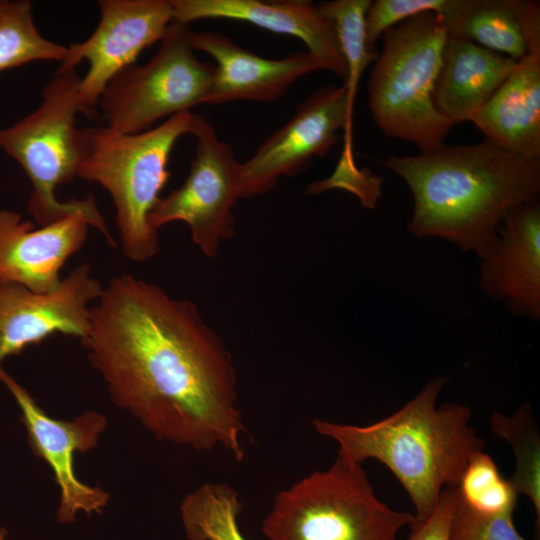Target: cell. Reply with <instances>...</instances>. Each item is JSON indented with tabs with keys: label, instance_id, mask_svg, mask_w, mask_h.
<instances>
[{
	"label": "cell",
	"instance_id": "cell-9",
	"mask_svg": "<svg viewBox=\"0 0 540 540\" xmlns=\"http://www.w3.org/2000/svg\"><path fill=\"white\" fill-rule=\"evenodd\" d=\"M191 134L196 146L188 175L178 188L159 199L149 220L157 231L171 222L186 223L194 244L212 259L221 241L234 236L240 163L202 115L194 113Z\"/></svg>",
	"mask_w": 540,
	"mask_h": 540
},
{
	"label": "cell",
	"instance_id": "cell-16",
	"mask_svg": "<svg viewBox=\"0 0 540 540\" xmlns=\"http://www.w3.org/2000/svg\"><path fill=\"white\" fill-rule=\"evenodd\" d=\"M89 223L70 215L35 228L11 210H0V280L20 284L36 293L57 290L60 271L86 241Z\"/></svg>",
	"mask_w": 540,
	"mask_h": 540
},
{
	"label": "cell",
	"instance_id": "cell-15",
	"mask_svg": "<svg viewBox=\"0 0 540 540\" xmlns=\"http://www.w3.org/2000/svg\"><path fill=\"white\" fill-rule=\"evenodd\" d=\"M480 260V287L517 315L540 319V203L510 209Z\"/></svg>",
	"mask_w": 540,
	"mask_h": 540
},
{
	"label": "cell",
	"instance_id": "cell-22",
	"mask_svg": "<svg viewBox=\"0 0 540 540\" xmlns=\"http://www.w3.org/2000/svg\"><path fill=\"white\" fill-rule=\"evenodd\" d=\"M490 427L498 439L509 443L515 455V473L510 478L518 495L527 496L535 509L537 538L540 530V436L531 405L519 406L512 416L494 411Z\"/></svg>",
	"mask_w": 540,
	"mask_h": 540
},
{
	"label": "cell",
	"instance_id": "cell-14",
	"mask_svg": "<svg viewBox=\"0 0 540 540\" xmlns=\"http://www.w3.org/2000/svg\"><path fill=\"white\" fill-rule=\"evenodd\" d=\"M173 21L188 25L202 19H230L251 23L273 33L300 39L323 70L347 79L334 25L309 1L284 0H170Z\"/></svg>",
	"mask_w": 540,
	"mask_h": 540
},
{
	"label": "cell",
	"instance_id": "cell-23",
	"mask_svg": "<svg viewBox=\"0 0 540 540\" xmlns=\"http://www.w3.org/2000/svg\"><path fill=\"white\" fill-rule=\"evenodd\" d=\"M67 46L45 38L28 0H0V72L35 61L63 62Z\"/></svg>",
	"mask_w": 540,
	"mask_h": 540
},
{
	"label": "cell",
	"instance_id": "cell-1",
	"mask_svg": "<svg viewBox=\"0 0 540 540\" xmlns=\"http://www.w3.org/2000/svg\"><path fill=\"white\" fill-rule=\"evenodd\" d=\"M112 402L159 440L244 457L233 359L196 304L121 274L80 340Z\"/></svg>",
	"mask_w": 540,
	"mask_h": 540
},
{
	"label": "cell",
	"instance_id": "cell-26",
	"mask_svg": "<svg viewBox=\"0 0 540 540\" xmlns=\"http://www.w3.org/2000/svg\"><path fill=\"white\" fill-rule=\"evenodd\" d=\"M513 513L481 514L467 507L459 496L449 540H527L517 531Z\"/></svg>",
	"mask_w": 540,
	"mask_h": 540
},
{
	"label": "cell",
	"instance_id": "cell-20",
	"mask_svg": "<svg viewBox=\"0 0 540 540\" xmlns=\"http://www.w3.org/2000/svg\"><path fill=\"white\" fill-rule=\"evenodd\" d=\"M535 0H446L438 13L449 36L515 61L528 51L527 25Z\"/></svg>",
	"mask_w": 540,
	"mask_h": 540
},
{
	"label": "cell",
	"instance_id": "cell-21",
	"mask_svg": "<svg viewBox=\"0 0 540 540\" xmlns=\"http://www.w3.org/2000/svg\"><path fill=\"white\" fill-rule=\"evenodd\" d=\"M242 502L227 483L207 482L187 494L180 516L188 540H247L238 517Z\"/></svg>",
	"mask_w": 540,
	"mask_h": 540
},
{
	"label": "cell",
	"instance_id": "cell-25",
	"mask_svg": "<svg viewBox=\"0 0 540 540\" xmlns=\"http://www.w3.org/2000/svg\"><path fill=\"white\" fill-rule=\"evenodd\" d=\"M457 488L460 500L475 512L496 515L515 510L517 491L483 451L470 458Z\"/></svg>",
	"mask_w": 540,
	"mask_h": 540
},
{
	"label": "cell",
	"instance_id": "cell-6",
	"mask_svg": "<svg viewBox=\"0 0 540 540\" xmlns=\"http://www.w3.org/2000/svg\"><path fill=\"white\" fill-rule=\"evenodd\" d=\"M368 82V106L388 137L411 142L420 152L444 143L452 124L433 102L449 34L434 11L408 18L383 33Z\"/></svg>",
	"mask_w": 540,
	"mask_h": 540
},
{
	"label": "cell",
	"instance_id": "cell-3",
	"mask_svg": "<svg viewBox=\"0 0 540 540\" xmlns=\"http://www.w3.org/2000/svg\"><path fill=\"white\" fill-rule=\"evenodd\" d=\"M445 383L432 378L402 408L372 424L312 421L317 433L338 444L339 454L361 464L376 459L394 474L416 510L413 523L432 513L443 489L458 486L470 458L485 446L469 426L467 406H436Z\"/></svg>",
	"mask_w": 540,
	"mask_h": 540
},
{
	"label": "cell",
	"instance_id": "cell-10",
	"mask_svg": "<svg viewBox=\"0 0 540 540\" xmlns=\"http://www.w3.org/2000/svg\"><path fill=\"white\" fill-rule=\"evenodd\" d=\"M353 103L344 83L324 86L304 99L293 116L240 163L239 199L267 193L280 177L303 172L314 157H325L330 152L342 129L345 154L339 164L354 165L350 132Z\"/></svg>",
	"mask_w": 540,
	"mask_h": 540
},
{
	"label": "cell",
	"instance_id": "cell-24",
	"mask_svg": "<svg viewBox=\"0 0 540 540\" xmlns=\"http://www.w3.org/2000/svg\"><path fill=\"white\" fill-rule=\"evenodd\" d=\"M371 2L370 0H332L317 4L319 11L334 25L347 67V79L344 84L353 100L362 73L378 55V52L369 48L365 29V18Z\"/></svg>",
	"mask_w": 540,
	"mask_h": 540
},
{
	"label": "cell",
	"instance_id": "cell-2",
	"mask_svg": "<svg viewBox=\"0 0 540 540\" xmlns=\"http://www.w3.org/2000/svg\"><path fill=\"white\" fill-rule=\"evenodd\" d=\"M383 164L410 188L408 229L415 237L442 238L479 259L496 243L506 213L540 193V160L519 158L488 139L388 156Z\"/></svg>",
	"mask_w": 540,
	"mask_h": 540
},
{
	"label": "cell",
	"instance_id": "cell-28",
	"mask_svg": "<svg viewBox=\"0 0 540 540\" xmlns=\"http://www.w3.org/2000/svg\"><path fill=\"white\" fill-rule=\"evenodd\" d=\"M458 501L457 487L443 489L432 513L422 522L411 524L408 540H449L450 526Z\"/></svg>",
	"mask_w": 540,
	"mask_h": 540
},
{
	"label": "cell",
	"instance_id": "cell-19",
	"mask_svg": "<svg viewBox=\"0 0 540 540\" xmlns=\"http://www.w3.org/2000/svg\"><path fill=\"white\" fill-rule=\"evenodd\" d=\"M516 63L473 42L449 36L433 91L437 111L452 125L472 122Z\"/></svg>",
	"mask_w": 540,
	"mask_h": 540
},
{
	"label": "cell",
	"instance_id": "cell-29",
	"mask_svg": "<svg viewBox=\"0 0 540 540\" xmlns=\"http://www.w3.org/2000/svg\"><path fill=\"white\" fill-rule=\"evenodd\" d=\"M6 530L5 529H0V540H5L6 539Z\"/></svg>",
	"mask_w": 540,
	"mask_h": 540
},
{
	"label": "cell",
	"instance_id": "cell-13",
	"mask_svg": "<svg viewBox=\"0 0 540 540\" xmlns=\"http://www.w3.org/2000/svg\"><path fill=\"white\" fill-rule=\"evenodd\" d=\"M88 263L74 268L59 288L36 293L0 280V370L3 361L60 333L82 340L89 328L91 302L103 292Z\"/></svg>",
	"mask_w": 540,
	"mask_h": 540
},
{
	"label": "cell",
	"instance_id": "cell-8",
	"mask_svg": "<svg viewBox=\"0 0 540 540\" xmlns=\"http://www.w3.org/2000/svg\"><path fill=\"white\" fill-rule=\"evenodd\" d=\"M190 32L172 22L148 62L127 67L108 84L98 102L108 128L135 134L208 103L215 66L198 59Z\"/></svg>",
	"mask_w": 540,
	"mask_h": 540
},
{
	"label": "cell",
	"instance_id": "cell-12",
	"mask_svg": "<svg viewBox=\"0 0 540 540\" xmlns=\"http://www.w3.org/2000/svg\"><path fill=\"white\" fill-rule=\"evenodd\" d=\"M0 381L19 407L31 451L52 471L59 489L58 522L72 523L79 513H101L110 496L101 487L89 486L79 480L74 469V456L87 453L98 445L108 426L106 417L88 410L72 420L55 419L4 368L0 370Z\"/></svg>",
	"mask_w": 540,
	"mask_h": 540
},
{
	"label": "cell",
	"instance_id": "cell-5",
	"mask_svg": "<svg viewBox=\"0 0 540 540\" xmlns=\"http://www.w3.org/2000/svg\"><path fill=\"white\" fill-rule=\"evenodd\" d=\"M81 76L76 68L57 69L41 91V102L12 126L0 129V148L15 159L31 181L28 210L44 226L70 215L83 216L109 245L115 241L93 196L83 200H58L55 190L78 177L86 128H78Z\"/></svg>",
	"mask_w": 540,
	"mask_h": 540
},
{
	"label": "cell",
	"instance_id": "cell-7",
	"mask_svg": "<svg viewBox=\"0 0 540 540\" xmlns=\"http://www.w3.org/2000/svg\"><path fill=\"white\" fill-rule=\"evenodd\" d=\"M413 520L377 498L361 463L338 453L275 496L262 531L268 540H395Z\"/></svg>",
	"mask_w": 540,
	"mask_h": 540
},
{
	"label": "cell",
	"instance_id": "cell-11",
	"mask_svg": "<svg viewBox=\"0 0 540 540\" xmlns=\"http://www.w3.org/2000/svg\"><path fill=\"white\" fill-rule=\"evenodd\" d=\"M100 18L92 34L67 46L59 69L89 64L79 86L82 114L96 115L99 99L108 84L124 69L135 64L138 55L164 37L173 21L170 0H101Z\"/></svg>",
	"mask_w": 540,
	"mask_h": 540
},
{
	"label": "cell",
	"instance_id": "cell-4",
	"mask_svg": "<svg viewBox=\"0 0 540 540\" xmlns=\"http://www.w3.org/2000/svg\"><path fill=\"white\" fill-rule=\"evenodd\" d=\"M194 113L176 114L135 134L107 126L86 127L78 177L101 185L111 196L123 254L146 262L159 250V235L149 217L167 183L174 145L193 128Z\"/></svg>",
	"mask_w": 540,
	"mask_h": 540
},
{
	"label": "cell",
	"instance_id": "cell-17",
	"mask_svg": "<svg viewBox=\"0 0 540 540\" xmlns=\"http://www.w3.org/2000/svg\"><path fill=\"white\" fill-rule=\"evenodd\" d=\"M189 40L195 51L209 54L217 63L207 104L237 100L274 101L297 79L322 69L320 62L307 51L268 59L219 32L191 30Z\"/></svg>",
	"mask_w": 540,
	"mask_h": 540
},
{
	"label": "cell",
	"instance_id": "cell-27",
	"mask_svg": "<svg viewBox=\"0 0 540 540\" xmlns=\"http://www.w3.org/2000/svg\"><path fill=\"white\" fill-rule=\"evenodd\" d=\"M446 0H376L372 1L365 18L369 48L377 52L376 41L389 28L420 13H439Z\"/></svg>",
	"mask_w": 540,
	"mask_h": 540
},
{
	"label": "cell",
	"instance_id": "cell-18",
	"mask_svg": "<svg viewBox=\"0 0 540 540\" xmlns=\"http://www.w3.org/2000/svg\"><path fill=\"white\" fill-rule=\"evenodd\" d=\"M527 54L473 123L505 151L525 160H540V26L527 33Z\"/></svg>",
	"mask_w": 540,
	"mask_h": 540
}]
</instances>
